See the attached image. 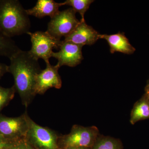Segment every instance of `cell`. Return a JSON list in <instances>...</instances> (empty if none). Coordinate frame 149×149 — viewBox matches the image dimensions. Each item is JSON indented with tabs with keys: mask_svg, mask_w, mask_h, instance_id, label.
Wrapping results in <instances>:
<instances>
[{
	"mask_svg": "<svg viewBox=\"0 0 149 149\" xmlns=\"http://www.w3.org/2000/svg\"><path fill=\"white\" fill-rule=\"evenodd\" d=\"M8 72L13 76L14 86L26 108L29 106L36 95L35 78L42 70L38 60L33 57L29 51L20 50L12 57Z\"/></svg>",
	"mask_w": 149,
	"mask_h": 149,
	"instance_id": "obj_1",
	"label": "cell"
},
{
	"mask_svg": "<svg viewBox=\"0 0 149 149\" xmlns=\"http://www.w3.org/2000/svg\"><path fill=\"white\" fill-rule=\"evenodd\" d=\"M28 14L17 0H0V32L11 37L29 32Z\"/></svg>",
	"mask_w": 149,
	"mask_h": 149,
	"instance_id": "obj_2",
	"label": "cell"
},
{
	"mask_svg": "<svg viewBox=\"0 0 149 149\" xmlns=\"http://www.w3.org/2000/svg\"><path fill=\"white\" fill-rule=\"evenodd\" d=\"M100 134L99 129L96 126L84 127L74 125L70 133L59 136V147L60 149L71 147L91 148Z\"/></svg>",
	"mask_w": 149,
	"mask_h": 149,
	"instance_id": "obj_3",
	"label": "cell"
},
{
	"mask_svg": "<svg viewBox=\"0 0 149 149\" xmlns=\"http://www.w3.org/2000/svg\"><path fill=\"white\" fill-rule=\"evenodd\" d=\"M29 128L25 139L36 149H60L59 136L54 130L38 125L30 117L28 118Z\"/></svg>",
	"mask_w": 149,
	"mask_h": 149,
	"instance_id": "obj_4",
	"label": "cell"
},
{
	"mask_svg": "<svg viewBox=\"0 0 149 149\" xmlns=\"http://www.w3.org/2000/svg\"><path fill=\"white\" fill-rule=\"evenodd\" d=\"M27 34L30 36L32 47L29 53L35 58H42L46 63L49 62L52 55L54 49H59L62 41L56 39L47 31H37L34 33L30 32Z\"/></svg>",
	"mask_w": 149,
	"mask_h": 149,
	"instance_id": "obj_5",
	"label": "cell"
},
{
	"mask_svg": "<svg viewBox=\"0 0 149 149\" xmlns=\"http://www.w3.org/2000/svg\"><path fill=\"white\" fill-rule=\"evenodd\" d=\"M76 12L72 8L59 11L48 24L47 32L56 39L61 40L71 34L80 23L76 17Z\"/></svg>",
	"mask_w": 149,
	"mask_h": 149,
	"instance_id": "obj_6",
	"label": "cell"
},
{
	"mask_svg": "<svg viewBox=\"0 0 149 149\" xmlns=\"http://www.w3.org/2000/svg\"><path fill=\"white\" fill-rule=\"evenodd\" d=\"M29 117L27 112L15 117L0 114V136L12 141L25 138L29 128Z\"/></svg>",
	"mask_w": 149,
	"mask_h": 149,
	"instance_id": "obj_7",
	"label": "cell"
},
{
	"mask_svg": "<svg viewBox=\"0 0 149 149\" xmlns=\"http://www.w3.org/2000/svg\"><path fill=\"white\" fill-rule=\"evenodd\" d=\"M45 69L41 70L35 78V92L37 95H43L51 88L59 89L61 88V77L58 73L60 68L57 65L46 63Z\"/></svg>",
	"mask_w": 149,
	"mask_h": 149,
	"instance_id": "obj_8",
	"label": "cell"
},
{
	"mask_svg": "<svg viewBox=\"0 0 149 149\" xmlns=\"http://www.w3.org/2000/svg\"><path fill=\"white\" fill-rule=\"evenodd\" d=\"M83 46L62 41L59 51L53 52L52 57L58 60L57 65L75 67L80 64L83 59L82 49Z\"/></svg>",
	"mask_w": 149,
	"mask_h": 149,
	"instance_id": "obj_9",
	"label": "cell"
},
{
	"mask_svg": "<svg viewBox=\"0 0 149 149\" xmlns=\"http://www.w3.org/2000/svg\"><path fill=\"white\" fill-rule=\"evenodd\" d=\"M98 32L85 21H81L73 32L65 37V42L83 46L92 45L100 39Z\"/></svg>",
	"mask_w": 149,
	"mask_h": 149,
	"instance_id": "obj_10",
	"label": "cell"
},
{
	"mask_svg": "<svg viewBox=\"0 0 149 149\" xmlns=\"http://www.w3.org/2000/svg\"><path fill=\"white\" fill-rule=\"evenodd\" d=\"M100 39L106 40L111 54L118 52L126 54H131L136 50L123 33L118 32L117 34L111 35L100 34Z\"/></svg>",
	"mask_w": 149,
	"mask_h": 149,
	"instance_id": "obj_11",
	"label": "cell"
},
{
	"mask_svg": "<svg viewBox=\"0 0 149 149\" xmlns=\"http://www.w3.org/2000/svg\"><path fill=\"white\" fill-rule=\"evenodd\" d=\"M61 6L62 3H56L54 0H38L34 7L26 10V11L28 15L38 18L46 16L52 18L60 11L59 8Z\"/></svg>",
	"mask_w": 149,
	"mask_h": 149,
	"instance_id": "obj_12",
	"label": "cell"
},
{
	"mask_svg": "<svg viewBox=\"0 0 149 149\" xmlns=\"http://www.w3.org/2000/svg\"><path fill=\"white\" fill-rule=\"evenodd\" d=\"M149 118V101L145 96L134 105L130 114V123L132 125L140 120Z\"/></svg>",
	"mask_w": 149,
	"mask_h": 149,
	"instance_id": "obj_13",
	"label": "cell"
},
{
	"mask_svg": "<svg viewBox=\"0 0 149 149\" xmlns=\"http://www.w3.org/2000/svg\"><path fill=\"white\" fill-rule=\"evenodd\" d=\"M91 149H123L120 139L100 134Z\"/></svg>",
	"mask_w": 149,
	"mask_h": 149,
	"instance_id": "obj_14",
	"label": "cell"
},
{
	"mask_svg": "<svg viewBox=\"0 0 149 149\" xmlns=\"http://www.w3.org/2000/svg\"><path fill=\"white\" fill-rule=\"evenodd\" d=\"M20 50L11 38L0 32V56H4L10 59Z\"/></svg>",
	"mask_w": 149,
	"mask_h": 149,
	"instance_id": "obj_15",
	"label": "cell"
},
{
	"mask_svg": "<svg viewBox=\"0 0 149 149\" xmlns=\"http://www.w3.org/2000/svg\"><path fill=\"white\" fill-rule=\"evenodd\" d=\"M93 2L94 1L93 0H67L62 3V6H71L76 12H78L81 15L80 21H85V14Z\"/></svg>",
	"mask_w": 149,
	"mask_h": 149,
	"instance_id": "obj_16",
	"label": "cell"
},
{
	"mask_svg": "<svg viewBox=\"0 0 149 149\" xmlns=\"http://www.w3.org/2000/svg\"><path fill=\"white\" fill-rule=\"evenodd\" d=\"M16 92L14 86L10 88L0 86V111L13 99Z\"/></svg>",
	"mask_w": 149,
	"mask_h": 149,
	"instance_id": "obj_17",
	"label": "cell"
},
{
	"mask_svg": "<svg viewBox=\"0 0 149 149\" xmlns=\"http://www.w3.org/2000/svg\"><path fill=\"white\" fill-rule=\"evenodd\" d=\"M7 149H36L25 138L16 141Z\"/></svg>",
	"mask_w": 149,
	"mask_h": 149,
	"instance_id": "obj_18",
	"label": "cell"
},
{
	"mask_svg": "<svg viewBox=\"0 0 149 149\" xmlns=\"http://www.w3.org/2000/svg\"><path fill=\"white\" fill-rule=\"evenodd\" d=\"M15 142L6 140L0 136V149H7Z\"/></svg>",
	"mask_w": 149,
	"mask_h": 149,
	"instance_id": "obj_19",
	"label": "cell"
},
{
	"mask_svg": "<svg viewBox=\"0 0 149 149\" xmlns=\"http://www.w3.org/2000/svg\"><path fill=\"white\" fill-rule=\"evenodd\" d=\"M8 65L4 63H0V79L3 76L4 74L8 72Z\"/></svg>",
	"mask_w": 149,
	"mask_h": 149,
	"instance_id": "obj_20",
	"label": "cell"
},
{
	"mask_svg": "<svg viewBox=\"0 0 149 149\" xmlns=\"http://www.w3.org/2000/svg\"><path fill=\"white\" fill-rule=\"evenodd\" d=\"M62 149H91V148H86V147H71V148H68Z\"/></svg>",
	"mask_w": 149,
	"mask_h": 149,
	"instance_id": "obj_21",
	"label": "cell"
},
{
	"mask_svg": "<svg viewBox=\"0 0 149 149\" xmlns=\"http://www.w3.org/2000/svg\"><path fill=\"white\" fill-rule=\"evenodd\" d=\"M146 95L149 98V82L146 88Z\"/></svg>",
	"mask_w": 149,
	"mask_h": 149,
	"instance_id": "obj_22",
	"label": "cell"
},
{
	"mask_svg": "<svg viewBox=\"0 0 149 149\" xmlns=\"http://www.w3.org/2000/svg\"><path fill=\"white\" fill-rule=\"evenodd\" d=\"M148 99H149V98H148Z\"/></svg>",
	"mask_w": 149,
	"mask_h": 149,
	"instance_id": "obj_23",
	"label": "cell"
}]
</instances>
